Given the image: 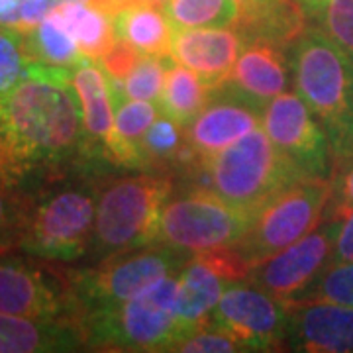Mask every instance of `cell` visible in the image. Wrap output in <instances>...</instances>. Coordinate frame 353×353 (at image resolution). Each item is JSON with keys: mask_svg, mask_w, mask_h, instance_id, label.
<instances>
[{"mask_svg": "<svg viewBox=\"0 0 353 353\" xmlns=\"http://www.w3.org/2000/svg\"><path fill=\"white\" fill-rule=\"evenodd\" d=\"M330 183H332V194H330L326 218L341 220L345 214L353 212V157L334 163Z\"/></svg>", "mask_w": 353, "mask_h": 353, "instance_id": "32", "label": "cell"}, {"mask_svg": "<svg viewBox=\"0 0 353 353\" xmlns=\"http://www.w3.org/2000/svg\"><path fill=\"white\" fill-rule=\"evenodd\" d=\"M24 53L30 65L73 71L87 55L79 50L73 36L48 14L38 28L24 34Z\"/></svg>", "mask_w": 353, "mask_h": 353, "instance_id": "24", "label": "cell"}, {"mask_svg": "<svg viewBox=\"0 0 353 353\" xmlns=\"http://www.w3.org/2000/svg\"><path fill=\"white\" fill-rule=\"evenodd\" d=\"M114 99L112 161L120 171H143V138L155 122L159 104L134 101L124 90V83L110 81Z\"/></svg>", "mask_w": 353, "mask_h": 353, "instance_id": "21", "label": "cell"}, {"mask_svg": "<svg viewBox=\"0 0 353 353\" xmlns=\"http://www.w3.org/2000/svg\"><path fill=\"white\" fill-rule=\"evenodd\" d=\"M296 181L301 175L259 126L208 159L196 185L253 216Z\"/></svg>", "mask_w": 353, "mask_h": 353, "instance_id": "6", "label": "cell"}, {"mask_svg": "<svg viewBox=\"0 0 353 353\" xmlns=\"http://www.w3.org/2000/svg\"><path fill=\"white\" fill-rule=\"evenodd\" d=\"M173 61L171 55H141L138 65L124 81V90L134 101L159 104L165 90L167 71Z\"/></svg>", "mask_w": 353, "mask_h": 353, "instance_id": "27", "label": "cell"}, {"mask_svg": "<svg viewBox=\"0 0 353 353\" xmlns=\"http://www.w3.org/2000/svg\"><path fill=\"white\" fill-rule=\"evenodd\" d=\"M106 175L110 173L83 165L30 192L18 250L57 263L85 259Z\"/></svg>", "mask_w": 353, "mask_h": 353, "instance_id": "2", "label": "cell"}, {"mask_svg": "<svg viewBox=\"0 0 353 353\" xmlns=\"http://www.w3.org/2000/svg\"><path fill=\"white\" fill-rule=\"evenodd\" d=\"M301 301H332L353 308V263L330 265Z\"/></svg>", "mask_w": 353, "mask_h": 353, "instance_id": "30", "label": "cell"}, {"mask_svg": "<svg viewBox=\"0 0 353 353\" xmlns=\"http://www.w3.org/2000/svg\"><path fill=\"white\" fill-rule=\"evenodd\" d=\"M341 220L324 218L304 238L250 269L245 281L283 303H296L330 265Z\"/></svg>", "mask_w": 353, "mask_h": 353, "instance_id": "12", "label": "cell"}, {"mask_svg": "<svg viewBox=\"0 0 353 353\" xmlns=\"http://www.w3.org/2000/svg\"><path fill=\"white\" fill-rule=\"evenodd\" d=\"M224 85L265 108L279 94L290 90L292 85L287 48L271 41H250Z\"/></svg>", "mask_w": 353, "mask_h": 353, "instance_id": "18", "label": "cell"}, {"mask_svg": "<svg viewBox=\"0 0 353 353\" xmlns=\"http://www.w3.org/2000/svg\"><path fill=\"white\" fill-rule=\"evenodd\" d=\"M26 206V192L0 183V252H12L18 248Z\"/></svg>", "mask_w": 353, "mask_h": 353, "instance_id": "31", "label": "cell"}, {"mask_svg": "<svg viewBox=\"0 0 353 353\" xmlns=\"http://www.w3.org/2000/svg\"><path fill=\"white\" fill-rule=\"evenodd\" d=\"M171 352L187 353H234L241 352L240 345L210 324H204L202 328L189 334L187 338L179 340L171 347Z\"/></svg>", "mask_w": 353, "mask_h": 353, "instance_id": "33", "label": "cell"}, {"mask_svg": "<svg viewBox=\"0 0 353 353\" xmlns=\"http://www.w3.org/2000/svg\"><path fill=\"white\" fill-rule=\"evenodd\" d=\"M28 67L24 34L0 26V97L10 92L28 75Z\"/></svg>", "mask_w": 353, "mask_h": 353, "instance_id": "29", "label": "cell"}, {"mask_svg": "<svg viewBox=\"0 0 353 353\" xmlns=\"http://www.w3.org/2000/svg\"><path fill=\"white\" fill-rule=\"evenodd\" d=\"M83 165L71 71L30 65L28 75L0 97V183L30 194Z\"/></svg>", "mask_w": 353, "mask_h": 353, "instance_id": "1", "label": "cell"}, {"mask_svg": "<svg viewBox=\"0 0 353 353\" xmlns=\"http://www.w3.org/2000/svg\"><path fill=\"white\" fill-rule=\"evenodd\" d=\"M330 179H301L252 216L240 240L230 245L250 269L312 232L330 204Z\"/></svg>", "mask_w": 353, "mask_h": 353, "instance_id": "9", "label": "cell"}, {"mask_svg": "<svg viewBox=\"0 0 353 353\" xmlns=\"http://www.w3.org/2000/svg\"><path fill=\"white\" fill-rule=\"evenodd\" d=\"M232 283L236 281L228 277L206 253L190 257L183 267V271L179 273L175 338L171 347L179 340L187 338L189 334L208 324V318L212 314L214 306Z\"/></svg>", "mask_w": 353, "mask_h": 353, "instance_id": "19", "label": "cell"}, {"mask_svg": "<svg viewBox=\"0 0 353 353\" xmlns=\"http://www.w3.org/2000/svg\"><path fill=\"white\" fill-rule=\"evenodd\" d=\"M50 14L73 36L79 50L90 59H101L118 41L112 16L88 4L87 0H63Z\"/></svg>", "mask_w": 353, "mask_h": 353, "instance_id": "22", "label": "cell"}, {"mask_svg": "<svg viewBox=\"0 0 353 353\" xmlns=\"http://www.w3.org/2000/svg\"><path fill=\"white\" fill-rule=\"evenodd\" d=\"M261 128L301 179H330L334 155L324 128L292 88L263 108Z\"/></svg>", "mask_w": 353, "mask_h": 353, "instance_id": "13", "label": "cell"}, {"mask_svg": "<svg viewBox=\"0 0 353 353\" xmlns=\"http://www.w3.org/2000/svg\"><path fill=\"white\" fill-rule=\"evenodd\" d=\"M263 108L248 101L228 85L212 88L210 99L194 122L187 126V141L194 157L204 163L216 153L236 143L245 134L261 126Z\"/></svg>", "mask_w": 353, "mask_h": 353, "instance_id": "15", "label": "cell"}, {"mask_svg": "<svg viewBox=\"0 0 353 353\" xmlns=\"http://www.w3.org/2000/svg\"><path fill=\"white\" fill-rule=\"evenodd\" d=\"M285 350L353 353V308L332 301L289 303Z\"/></svg>", "mask_w": 353, "mask_h": 353, "instance_id": "16", "label": "cell"}, {"mask_svg": "<svg viewBox=\"0 0 353 353\" xmlns=\"http://www.w3.org/2000/svg\"><path fill=\"white\" fill-rule=\"evenodd\" d=\"M252 222V214L196 183H179L157 218L152 243H165L189 255L234 245Z\"/></svg>", "mask_w": 353, "mask_h": 353, "instance_id": "8", "label": "cell"}, {"mask_svg": "<svg viewBox=\"0 0 353 353\" xmlns=\"http://www.w3.org/2000/svg\"><path fill=\"white\" fill-rule=\"evenodd\" d=\"M190 257L165 243H148L94 263L65 267L75 296L77 322L87 312L126 303L157 281L181 273Z\"/></svg>", "mask_w": 353, "mask_h": 353, "instance_id": "7", "label": "cell"}, {"mask_svg": "<svg viewBox=\"0 0 353 353\" xmlns=\"http://www.w3.org/2000/svg\"><path fill=\"white\" fill-rule=\"evenodd\" d=\"M299 2L303 4L304 10H306V12H308V16H310V14L314 12V10H318V8H320V6H322L326 0H299Z\"/></svg>", "mask_w": 353, "mask_h": 353, "instance_id": "38", "label": "cell"}, {"mask_svg": "<svg viewBox=\"0 0 353 353\" xmlns=\"http://www.w3.org/2000/svg\"><path fill=\"white\" fill-rule=\"evenodd\" d=\"M87 350L73 318H32L0 312V353H55Z\"/></svg>", "mask_w": 353, "mask_h": 353, "instance_id": "20", "label": "cell"}, {"mask_svg": "<svg viewBox=\"0 0 353 353\" xmlns=\"http://www.w3.org/2000/svg\"><path fill=\"white\" fill-rule=\"evenodd\" d=\"M308 18L353 59V0H326Z\"/></svg>", "mask_w": 353, "mask_h": 353, "instance_id": "28", "label": "cell"}, {"mask_svg": "<svg viewBox=\"0 0 353 353\" xmlns=\"http://www.w3.org/2000/svg\"><path fill=\"white\" fill-rule=\"evenodd\" d=\"M171 176L148 171H116L102 179L87 263L153 241L157 218L175 189Z\"/></svg>", "mask_w": 353, "mask_h": 353, "instance_id": "4", "label": "cell"}, {"mask_svg": "<svg viewBox=\"0 0 353 353\" xmlns=\"http://www.w3.org/2000/svg\"><path fill=\"white\" fill-rule=\"evenodd\" d=\"M248 39L234 26L173 30L169 55L192 69L210 88L222 85L240 57Z\"/></svg>", "mask_w": 353, "mask_h": 353, "instance_id": "17", "label": "cell"}, {"mask_svg": "<svg viewBox=\"0 0 353 353\" xmlns=\"http://www.w3.org/2000/svg\"><path fill=\"white\" fill-rule=\"evenodd\" d=\"M353 263V212L341 218L340 232L332 255V265Z\"/></svg>", "mask_w": 353, "mask_h": 353, "instance_id": "36", "label": "cell"}, {"mask_svg": "<svg viewBox=\"0 0 353 353\" xmlns=\"http://www.w3.org/2000/svg\"><path fill=\"white\" fill-rule=\"evenodd\" d=\"M163 12L173 30L230 28L240 16L236 0H165Z\"/></svg>", "mask_w": 353, "mask_h": 353, "instance_id": "26", "label": "cell"}, {"mask_svg": "<svg viewBox=\"0 0 353 353\" xmlns=\"http://www.w3.org/2000/svg\"><path fill=\"white\" fill-rule=\"evenodd\" d=\"M22 0H0V26L10 28L18 18Z\"/></svg>", "mask_w": 353, "mask_h": 353, "instance_id": "37", "label": "cell"}, {"mask_svg": "<svg viewBox=\"0 0 353 353\" xmlns=\"http://www.w3.org/2000/svg\"><path fill=\"white\" fill-rule=\"evenodd\" d=\"M208 324L230 336L241 352H283L289 304L241 279L224 290Z\"/></svg>", "mask_w": 353, "mask_h": 353, "instance_id": "11", "label": "cell"}, {"mask_svg": "<svg viewBox=\"0 0 353 353\" xmlns=\"http://www.w3.org/2000/svg\"><path fill=\"white\" fill-rule=\"evenodd\" d=\"M179 273L157 281L138 296L79 318L92 352H169L175 338Z\"/></svg>", "mask_w": 353, "mask_h": 353, "instance_id": "5", "label": "cell"}, {"mask_svg": "<svg viewBox=\"0 0 353 353\" xmlns=\"http://www.w3.org/2000/svg\"><path fill=\"white\" fill-rule=\"evenodd\" d=\"M139 57H141V53L134 46H130L128 41L118 39L112 48L106 51L101 59H97V61H99L102 71L108 75L110 81L124 83L130 77V73L134 71V67L138 65Z\"/></svg>", "mask_w": 353, "mask_h": 353, "instance_id": "34", "label": "cell"}, {"mask_svg": "<svg viewBox=\"0 0 353 353\" xmlns=\"http://www.w3.org/2000/svg\"><path fill=\"white\" fill-rule=\"evenodd\" d=\"M61 2L63 0H22L18 18H16V22L10 28L16 30V32H20V34H28L34 28H38L39 22Z\"/></svg>", "mask_w": 353, "mask_h": 353, "instance_id": "35", "label": "cell"}, {"mask_svg": "<svg viewBox=\"0 0 353 353\" xmlns=\"http://www.w3.org/2000/svg\"><path fill=\"white\" fill-rule=\"evenodd\" d=\"M292 88L328 136L334 163L353 157V59L314 24L287 48Z\"/></svg>", "mask_w": 353, "mask_h": 353, "instance_id": "3", "label": "cell"}, {"mask_svg": "<svg viewBox=\"0 0 353 353\" xmlns=\"http://www.w3.org/2000/svg\"><path fill=\"white\" fill-rule=\"evenodd\" d=\"M0 253H6V252H0Z\"/></svg>", "mask_w": 353, "mask_h": 353, "instance_id": "39", "label": "cell"}, {"mask_svg": "<svg viewBox=\"0 0 353 353\" xmlns=\"http://www.w3.org/2000/svg\"><path fill=\"white\" fill-rule=\"evenodd\" d=\"M71 85L81 108L85 161L99 171H120L112 161L114 99L110 79L97 59L85 57L71 71Z\"/></svg>", "mask_w": 353, "mask_h": 353, "instance_id": "14", "label": "cell"}, {"mask_svg": "<svg viewBox=\"0 0 353 353\" xmlns=\"http://www.w3.org/2000/svg\"><path fill=\"white\" fill-rule=\"evenodd\" d=\"M212 88L208 87L201 77L185 65L176 63L175 59L169 65L165 90L159 108L161 114L173 118L181 126H190L194 118L202 112L210 99Z\"/></svg>", "mask_w": 353, "mask_h": 353, "instance_id": "25", "label": "cell"}, {"mask_svg": "<svg viewBox=\"0 0 353 353\" xmlns=\"http://www.w3.org/2000/svg\"><path fill=\"white\" fill-rule=\"evenodd\" d=\"M116 38L134 46L141 55H169L173 26L163 10L152 4H136L112 18Z\"/></svg>", "mask_w": 353, "mask_h": 353, "instance_id": "23", "label": "cell"}, {"mask_svg": "<svg viewBox=\"0 0 353 353\" xmlns=\"http://www.w3.org/2000/svg\"><path fill=\"white\" fill-rule=\"evenodd\" d=\"M0 312L77 320L75 296L63 265L34 255L0 253Z\"/></svg>", "mask_w": 353, "mask_h": 353, "instance_id": "10", "label": "cell"}]
</instances>
